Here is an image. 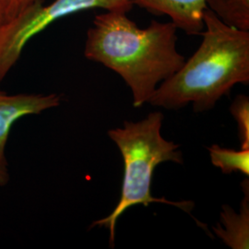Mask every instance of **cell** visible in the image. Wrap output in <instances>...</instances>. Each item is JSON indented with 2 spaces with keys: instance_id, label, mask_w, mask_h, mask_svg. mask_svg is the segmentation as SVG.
I'll use <instances>...</instances> for the list:
<instances>
[{
  "instance_id": "1",
  "label": "cell",
  "mask_w": 249,
  "mask_h": 249,
  "mask_svg": "<svg viewBox=\"0 0 249 249\" xmlns=\"http://www.w3.org/2000/svg\"><path fill=\"white\" fill-rule=\"evenodd\" d=\"M177 30L172 21L156 20L141 29L125 12L107 11L88 30L84 55L120 75L131 89L134 107H142L186 61L177 50Z\"/></svg>"
},
{
  "instance_id": "2",
  "label": "cell",
  "mask_w": 249,
  "mask_h": 249,
  "mask_svg": "<svg viewBox=\"0 0 249 249\" xmlns=\"http://www.w3.org/2000/svg\"><path fill=\"white\" fill-rule=\"evenodd\" d=\"M203 21L199 47L157 87L151 106L178 110L191 104L195 113H203L235 84H249V32L228 26L208 9Z\"/></svg>"
},
{
  "instance_id": "3",
  "label": "cell",
  "mask_w": 249,
  "mask_h": 249,
  "mask_svg": "<svg viewBox=\"0 0 249 249\" xmlns=\"http://www.w3.org/2000/svg\"><path fill=\"white\" fill-rule=\"evenodd\" d=\"M163 115L153 112L139 122L124 121L123 127L108 131L110 139L116 143L124 160V178L121 196L113 213L101 219L90 227H107L110 231V246L114 248L116 225L119 217L136 205L148 207L151 203L173 205L191 213L192 201H170L164 197L151 195V180L155 168L164 161L183 163L180 145L168 142L160 135Z\"/></svg>"
},
{
  "instance_id": "4",
  "label": "cell",
  "mask_w": 249,
  "mask_h": 249,
  "mask_svg": "<svg viewBox=\"0 0 249 249\" xmlns=\"http://www.w3.org/2000/svg\"><path fill=\"white\" fill-rule=\"evenodd\" d=\"M132 7L131 0H54L47 6L35 0L0 28V81L18 62L27 43L55 20L86 9L127 13Z\"/></svg>"
},
{
  "instance_id": "5",
  "label": "cell",
  "mask_w": 249,
  "mask_h": 249,
  "mask_svg": "<svg viewBox=\"0 0 249 249\" xmlns=\"http://www.w3.org/2000/svg\"><path fill=\"white\" fill-rule=\"evenodd\" d=\"M60 102V96L53 93L9 94L0 90V187L7 186L10 179L5 151L12 125L21 117L57 107Z\"/></svg>"
},
{
  "instance_id": "6",
  "label": "cell",
  "mask_w": 249,
  "mask_h": 249,
  "mask_svg": "<svg viewBox=\"0 0 249 249\" xmlns=\"http://www.w3.org/2000/svg\"><path fill=\"white\" fill-rule=\"evenodd\" d=\"M142 9L168 16L178 29L189 36L200 35L204 30L205 0H131Z\"/></svg>"
},
{
  "instance_id": "7",
  "label": "cell",
  "mask_w": 249,
  "mask_h": 249,
  "mask_svg": "<svg viewBox=\"0 0 249 249\" xmlns=\"http://www.w3.org/2000/svg\"><path fill=\"white\" fill-rule=\"evenodd\" d=\"M244 198L240 213H237L230 206H223L221 223L213 227L215 234L232 249H249V182H242Z\"/></svg>"
},
{
  "instance_id": "8",
  "label": "cell",
  "mask_w": 249,
  "mask_h": 249,
  "mask_svg": "<svg viewBox=\"0 0 249 249\" xmlns=\"http://www.w3.org/2000/svg\"><path fill=\"white\" fill-rule=\"evenodd\" d=\"M207 9L223 23L249 32V0H205Z\"/></svg>"
},
{
  "instance_id": "9",
  "label": "cell",
  "mask_w": 249,
  "mask_h": 249,
  "mask_svg": "<svg viewBox=\"0 0 249 249\" xmlns=\"http://www.w3.org/2000/svg\"><path fill=\"white\" fill-rule=\"evenodd\" d=\"M209 152L213 164L222 170L223 174L240 172L249 177V149L235 151L221 148L219 145L214 144L209 148Z\"/></svg>"
},
{
  "instance_id": "10",
  "label": "cell",
  "mask_w": 249,
  "mask_h": 249,
  "mask_svg": "<svg viewBox=\"0 0 249 249\" xmlns=\"http://www.w3.org/2000/svg\"><path fill=\"white\" fill-rule=\"evenodd\" d=\"M230 111L238 125V135L242 149H249V99L240 94L236 96Z\"/></svg>"
},
{
  "instance_id": "11",
  "label": "cell",
  "mask_w": 249,
  "mask_h": 249,
  "mask_svg": "<svg viewBox=\"0 0 249 249\" xmlns=\"http://www.w3.org/2000/svg\"><path fill=\"white\" fill-rule=\"evenodd\" d=\"M12 0H0V28L9 20Z\"/></svg>"
},
{
  "instance_id": "12",
  "label": "cell",
  "mask_w": 249,
  "mask_h": 249,
  "mask_svg": "<svg viewBox=\"0 0 249 249\" xmlns=\"http://www.w3.org/2000/svg\"><path fill=\"white\" fill-rule=\"evenodd\" d=\"M35 0H12L11 2V8H10V15H9V20L11 18L17 16L18 13L25 9L28 5H30ZM8 21V22H9Z\"/></svg>"
}]
</instances>
